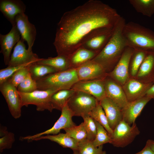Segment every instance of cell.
Wrapping results in <instances>:
<instances>
[{"label":"cell","instance_id":"obj_6","mask_svg":"<svg viewBox=\"0 0 154 154\" xmlns=\"http://www.w3.org/2000/svg\"><path fill=\"white\" fill-rule=\"evenodd\" d=\"M57 91L51 90H37L30 93L19 92L18 93L22 107H27L29 105L33 104L36 106L37 111H42L46 110L51 112L53 109L51 103V98L52 95Z\"/></svg>","mask_w":154,"mask_h":154},{"label":"cell","instance_id":"obj_7","mask_svg":"<svg viewBox=\"0 0 154 154\" xmlns=\"http://www.w3.org/2000/svg\"><path fill=\"white\" fill-rule=\"evenodd\" d=\"M139 133L135 123L131 125L122 120L113 130L111 144L116 147H125L131 143Z\"/></svg>","mask_w":154,"mask_h":154},{"label":"cell","instance_id":"obj_4","mask_svg":"<svg viewBox=\"0 0 154 154\" xmlns=\"http://www.w3.org/2000/svg\"><path fill=\"white\" fill-rule=\"evenodd\" d=\"M79 81L76 69L71 68L49 74L36 81L38 90L58 91L71 89Z\"/></svg>","mask_w":154,"mask_h":154},{"label":"cell","instance_id":"obj_8","mask_svg":"<svg viewBox=\"0 0 154 154\" xmlns=\"http://www.w3.org/2000/svg\"><path fill=\"white\" fill-rule=\"evenodd\" d=\"M0 91L5 99L12 116L16 119L20 117L22 106L17 88L8 79L0 84Z\"/></svg>","mask_w":154,"mask_h":154},{"label":"cell","instance_id":"obj_30","mask_svg":"<svg viewBox=\"0 0 154 154\" xmlns=\"http://www.w3.org/2000/svg\"><path fill=\"white\" fill-rule=\"evenodd\" d=\"M89 115L105 128L112 137L113 131L110 127L104 112L99 102Z\"/></svg>","mask_w":154,"mask_h":154},{"label":"cell","instance_id":"obj_34","mask_svg":"<svg viewBox=\"0 0 154 154\" xmlns=\"http://www.w3.org/2000/svg\"><path fill=\"white\" fill-rule=\"evenodd\" d=\"M0 152L2 153L4 149L11 148L15 141L14 134L9 132L7 127L1 126L0 129Z\"/></svg>","mask_w":154,"mask_h":154},{"label":"cell","instance_id":"obj_14","mask_svg":"<svg viewBox=\"0 0 154 154\" xmlns=\"http://www.w3.org/2000/svg\"><path fill=\"white\" fill-rule=\"evenodd\" d=\"M113 29H101L94 31L86 39L82 46L99 53L109 40Z\"/></svg>","mask_w":154,"mask_h":154},{"label":"cell","instance_id":"obj_26","mask_svg":"<svg viewBox=\"0 0 154 154\" xmlns=\"http://www.w3.org/2000/svg\"><path fill=\"white\" fill-rule=\"evenodd\" d=\"M37 62L38 64L51 66L58 72L70 68L68 58L64 55H57L55 57H50L47 58H41Z\"/></svg>","mask_w":154,"mask_h":154},{"label":"cell","instance_id":"obj_1","mask_svg":"<svg viewBox=\"0 0 154 154\" xmlns=\"http://www.w3.org/2000/svg\"><path fill=\"white\" fill-rule=\"evenodd\" d=\"M121 16L97 0H90L64 13L57 24L53 44L57 55L69 57L97 30L113 29Z\"/></svg>","mask_w":154,"mask_h":154},{"label":"cell","instance_id":"obj_25","mask_svg":"<svg viewBox=\"0 0 154 154\" xmlns=\"http://www.w3.org/2000/svg\"><path fill=\"white\" fill-rule=\"evenodd\" d=\"M75 91L71 88L60 90L54 93L50 100L53 109L61 111Z\"/></svg>","mask_w":154,"mask_h":154},{"label":"cell","instance_id":"obj_36","mask_svg":"<svg viewBox=\"0 0 154 154\" xmlns=\"http://www.w3.org/2000/svg\"><path fill=\"white\" fill-rule=\"evenodd\" d=\"M17 88L19 92L24 93H30L37 90L36 81L32 78L30 73Z\"/></svg>","mask_w":154,"mask_h":154},{"label":"cell","instance_id":"obj_20","mask_svg":"<svg viewBox=\"0 0 154 154\" xmlns=\"http://www.w3.org/2000/svg\"><path fill=\"white\" fill-rule=\"evenodd\" d=\"M151 99L146 95L141 98L129 102L121 110L122 120L130 125L134 123L145 106Z\"/></svg>","mask_w":154,"mask_h":154},{"label":"cell","instance_id":"obj_23","mask_svg":"<svg viewBox=\"0 0 154 154\" xmlns=\"http://www.w3.org/2000/svg\"><path fill=\"white\" fill-rule=\"evenodd\" d=\"M98 53L80 47L68 57L71 68H76L92 60Z\"/></svg>","mask_w":154,"mask_h":154},{"label":"cell","instance_id":"obj_40","mask_svg":"<svg viewBox=\"0 0 154 154\" xmlns=\"http://www.w3.org/2000/svg\"><path fill=\"white\" fill-rule=\"evenodd\" d=\"M146 95L151 99H154V83L148 90Z\"/></svg>","mask_w":154,"mask_h":154},{"label":"cell","instance_id":"obj_10","mask_svg":"<svg viewBox=\"0 0 154 154\" xmlns=\"http://www.w3.org/2000/svg\"><path fill=\"white\" fill-rule=\"evenodd\" d=\"M25 41L21 38L13 49L8 66L22 65L29 63L37 62L41 58L33 52L32 50L26 48Z\"/></svg>","mask_w":154,"mask_h":154},{"label":"cell","instance_id":"obj_41","mask_svg":"<svg viewBox=\"0 0 154 154\" xmlns=\"http://www.w3.org/2000/svg\"><path fill=\"white\" fill-rule=\"evenodd\" d=\"M150 147L152 150L154 152V141L151 139H148Z\"/></svg>","mask_w":154,"mask_h":154},{"label":"cell","instance_id":"obj_11","mask_svg":"<svg viewBox=\"0 0 154 154\" xmlns=\"http://www.w3.org/2000/svg\"><path fill=\"white\" fill-rule=\"evenodd\" d=\"M134 49L129 46L124 50L119 62L114 69L108 74V76L122 86L129 78V64Z\"/></svg>","mask_w":154,"mask_h":154},{"label":"cell","instance_id":"obj_13","mask_svg":"<svg viewBox=\"0 0 154 154\" xmlns=\"http://www.w3.org/2000/svg\"><path fill=\"white\" fill-rule=\"evenodd\" d=\"M104 80L79 81L71 88L90 94L99 102L106 97Z\"/></svg>","mask_w":154,"mask_h":154},{"label":"cell","instance_id":"obj_18","mask_svg":"<svg viewBox=\"0 0 154 154\" xmlns=\"http://www.w3.org/2000/svg\"><path fill=\"white\" fill-rule=\"evenodd\" d=\"M21 35L15 25L12 26L10 31L6 35L0 34V53L2 54L4 61L8 65L11 51L21 38Z\"/></svg>","mask_w":154,"mask_h":154},{"label":"cell","instance_id":"obj_22","mask_svg":"<svg viewBox=\"0 0 154 154\" xmlns=\"http://www.w3.org/2000/svg\"><path fill=\"white\" fill-rule=\"evenodd\" d=\"M146 83H154V53H148L135 77Z\"/></svg>","mask_w":154,"mask_h":154},{"label":"cell","instance_id":"obj_5","mask_svg":"<svg viewBox=\"0 0 154 154\" xmlns=\"http://www.w3.org/2000/svg\"><path fill=\"white\" fill-rule=\"evenodd\" d=\"M99 101L94 96L85 92L75 91L67 105L74 116L89 115Z\"/></svg>","mask_w":154,"mask_h":154},{"label":"cell","instance_id":"obj_17","mask_svg":"<svg viewBox=\"0 0 154 154\" xmlns=\"http://www.w3.org/2000/svg\"><path fill=\"white\" fill-rule=\"evenodd\" d=\"M153 83H146L135 78L129 77L122 86L129 102L138 100L146 96Z\"/></svg>","mask_w":154,"mask_h":154},{"label":"cell","instance_id":"obj_2","mask_svg":"<svg viewBox=\"0 0 154 154\" xmlns=\"http://www.w3.org/2000/svg\"><path fill=\"white\" fill-rule=\"evenodd\" d=\"M126 23L125 19L121 17L114 27L107 44L92 60L101 65L108 74L114 69L128 46L123 33Z\"/></svg>","mask_w":154,"mask_h":154},{"label":"cell","instance_id":"obj_12","mask_svg":"<svg viewBox=\"0 0 154 154\" xmlns=\"http://www.w3.org/2000/svg\"><path fill=\"white\" fill-rule=\"evenodd\" d=\"M76 69L79 81L104 80L108 76L103 67L92 60Z\"/></svg>","mask_w":154,"mask_h":154},{"label":"cell","instance_id":"obj_29","mask_svg":"<svg viewBox=\"0 0 154 154\" xmlns=\"http://www.w3.org/2000/svg\"><path fill=\"white\" fill-rule=\"evenodd\" d=\"M129 2L137 12L151 17L154 14V0H129Z\"/></svg>","mask_w":154,"mask_h":154},{"label":"cell","instance_id":"obj_37","mask_svg":"<svg viewBox=\"0 0 154 154\" xmlns=\"http://www.w3.org/2000/svg\"><path fill=\"white\" fill-rule=\"evenodd\" d=\"M33 63H29L14 66H8L6 68L0 70V84H2L7 80L15 72L18 70L23 68L29 66Z\"/></svg>","mask_w":154,"mask_h":154},{"label":"cell","instance_id":"obj_15","mask_svg":"<svg viewBox=\"0 0 154 154\" xmlns=\"http://www.w3.org/2000/svg\"><path fill=\"white\" fill-rule=\"evenodd\" d=\"M15 22L20 34L21 38L27 42L28 49L32 50L37 35L35 26L30 22L27 16L25 13L17 15L15 18Z\"/></svg>","mask_w":154,"mask_h":154},{"label":"cell","instance_id":"obj_33","mask_svg":"<svg viewBox=\"0 0 154 154\" xmlns=\"http://www.w3.org/2000/svg\"><path fill=\"white\" fill-rule=\"evenodd\" d=\"M103 149V145L96 147L92 141L87 139L78 143V151L79 154H106Z\"/></svg>","mask_w":154,"mask_h":154},{"label":"cell","instance_id":"obj_39","mask_svg":"<svg viewBox=\"0 0 154 154\" xmlns=\"http://www.w3.org/2000/svg\"><path fill=\"white\" fill-rule=\"evenodd\" d=\"M134 154H154V152L150 147L148 140L143 149L139 152Z\"/></svg>","mask_w":154,"mask_h":154},{"label":"cell","instance_id":"obj_24","mask_svg":"<svg viewBox=\"0 0 154 154\" xmlns=\"http://www.w3.org/2000/svg\"><path fill=\"white\" fill-rule=\"evenodd\" d=\"M43 139H48L55 142L62 147L70 148L73 151H78V143L66 133H59L54 135H47L36 138L33 140L38 141Z\"/></svg>","mask_w":154,"mask_h":154},{"label":"cell","instance_id":"obj_27","mask_svg":"<svg viewBox=\"0 0 154 154\" xmlns=\"http://www.w3.org/2000/svg\"><path fill=\"white\" fill-rule=\"evenodd\" d=\"M29 72L32 78L37 80L49 74L58 72L53 67L35 62L29 66Z\"/></svg>","mask_w":154,"mask_h":154},{"label":"cell","instance_id":"obj_28","mask_svg":"<svg viewBox=\"0 0 154 154\" xmlns=\"http://www.w3.org/2000/svg\"><path fill=\"white\" fill-rule=\"evenodd\" d=\"M148 53L144 51L134 49L129 62V77H135L141 64Z\"/></svg>","mask_w":154,"mask_h":154},{"label":"cell","instance_id":"obj_21","mask_svg":"<svg viewBox=\"0 0 154 154\" xmlns=\"http://www.w3.org/2000/svg\"><path fill=\"white\" fill-rule=\"evenodd\" d=\"M99 102L104 112L110 127L113 131L122 120L121 109L107 97Z\"/></svg>","mask_w":154,"mask_h":154},{"label":"cell","instance_id":"obj_31","mask_svg":"<svg viewBox=\"0 0 154 154\" xmlns=\"http://www.w3.org/2000/svg\"><path fill=\"white\" fill-rule=\"evenodd\" d=\"M94 121L96 126V133L94 139L92 141L94 146L98 147L106 143H111L112 138L108 132L103 126Z\"/></svg>","mask_w":154,"mask_h":154},{"label":"cell","instance_id":"obj_16","mask_svg":"<svg viewBox=\"0 0 154 154\" xmlns=\"http://www.w3.org/2000/svg\"><path fill=\"white\" fill-rule=\"evenodd\" d=\"M104 80L106 97L122 110L129 102L122 86L108 76Z\"/></svg>","mask_w":154,"mask_h":154},{"label":"cell","instance_id":"obj_3","mask_svg":"<svg viewBox=\"0 0 154 154\" xmlns=\"http://www.w3.org/2000/svg\"><path fill=\"white\" fill-rule=\"evenodd\" d=\"M123 33L128 46L134 50L154 53V31L138 23L129 22L125 24Z\"/></svg>","mask_w":154,"mask_h":154},{"label":"cell","instance_id":"obj_35","mask_svg":"<svg viewBox=\"0 0 154 154\" xmlns=\"http://www.w3.org/2000/svg\"><path fill=\"white\" fill-rule=\"evenodd\" d=\"M82 117L87 134V139L92 141L94 139L96 133V126L94 120L89 115H85Z\"/></svg>","mask_w":154,"mask_h":154},{"label":"cell","instance_id":"obj_38","mask_svg":"<svg viewBox=\"0 0 154 154\" xmlns=\"http://www.w3.org/2000/svg\"><path fill=\"white\" fill-rule=\"evenodd\" d=\"M29 66L21 68L15 72L8 79L9 81L17 88L29 74Z\"/></svg>","mask_w":154,"mask_h":154},{"label":"cell","instance_id":"obj_32","mask_svg":"<svg viewBox=\"0 0 154 154\" xmlns=\"http://www.w3.org/2000/svg\"><path fill=\"white\" fill-rule=\"evenodd\" d=\"M70 137L78 143L87 139V134L83 122L78 125H74L64 129Z\"/></svg>","mask_w":154,"mask_h":154},{"label":"cell","instance_id":"obj_9","mask_svg":"<svg viewBox=\"0 0 154 154\" xmlns=\"http://www.w3.org/2000/svg\"><path fill=\"white\" fill-rule=\"evenodd\" d=\"M61 115L53 126L44 132L33 135L21 137V140L33 141L36 138L44 135H56L60 133L61 129L68 128L76 125L72 118L74 114L67 104L62 109Z\"/></svg>","mask_w":154,"mask_h":154},{"label":"cell","instance_id":"obj_42","mask_svg":"<svg viewBox=\"0 0 154 154\" xmlns=\"http://www.w3.org/2000/svg\"><path fill=\"white\" fill-rule=\"evenodd\" d=\"M73 154H79L77 150L74 151Z\"/></svg>","mask_w":154,"mask_h":154},{"label":"cell","instance_id":"obj_19","mask_svg":"<svg viewBox=\"0 0 154 154\" xmlns=\"http://www.w3.org/2000/svg\"><path fill=\"white\" fill-rule=\"evenodd\" d=\"M26 9L25 4L20 0L0 1V11L12 26L15 25L16 16L25 13Z\"/></svg>","mask_w":154,"mask_h":154}]
</instances>
